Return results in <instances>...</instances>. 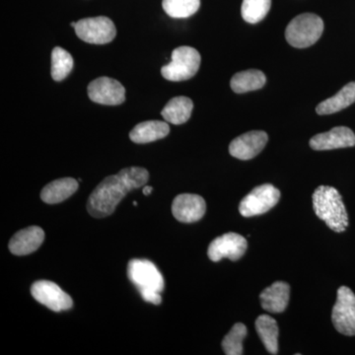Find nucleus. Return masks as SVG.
<instances>
[{
	"label": "nucleus",
	"instance_id": "17",
	"mask_svg": "<svg viewBox=\"0 0 355 355\" xmlns=\"http://www.w3.org/2000/svg\"><path fill=\"white\" fill-rule=\"evenodd\" d=\"M170 132L166 121H146L135 125L130 133V139L135 144H144L164 139Z\"/></svg>",
	"mask_w": 355,
	"mask_h": 355
},
{
	"label": "nucleus",
	"instance_id": "29",
	"mask_svg": "<svg viewBox=\"0 0 355 355\" xmlns=\"http://www.w3.org/2000/svg\"><path fill=\"white\" fill-rule=\"evenodd\" d=\"M70 25H71V27L76 28V22H71L70 23Z\"/></svg>",
	"mask_w": 355,
	"mask_h": 355
},
{
	"label": "nucleus",
	"instance_id": "13",
	"mask_svg": "<svg viewBox=\"0 0 355 355\" xmlns=\"http://www.w3.org/2000/svg\"><path fill=\"white\" fill-rule=\"evenodd\" d=\"M207 209L205 200L193 193H182L175 198L172 205V214L178 221L193 223L202 218Z\"/></svg>",
	"mask_w": 355,
	"mask_h": 355
},
{
	"label": "nucleus",
	"instance_id": "12",
	"mask_svg": "<svg viewBox=\"0 0 355 355\" xmlns=\"http://www.w3.org/2000/svg\"><path fill=\"white\" fill-rule=\"evenodd\" d=\"M268 137L261 130H253L236 137L230 146L229 153L240 160H250L256 157L265 148Z\"/></svg>",
	"mask_w": 355,
	"mask_h": 355
},
{
	"label": "nucleus",
	"instance_id": "6",
	"mask_svg": "<svg viewBox=\"0 0 355 355\" xmlns=\"http://www.w3.org/2000/svg\"><path fill=\"white\" fill-rule=\"evenodd\" d=\"M280 198V191L270 184H263L254 188L240 202L239 211L242 216H261L272 209Z\"/></svg>",
	"mask_w": 355,
	"mask_h": 355
},
{
	"label": "nucleus",
	"instance_id": "7",
	"mask_svg": "<svg viewBox=\"0 0 355 355\" xmlns=\"http://www.w3.org/2000/svg\"><path fill=\"white\" fill-rule=\"evenodd\" d=\"M331 321L338 333L355 336V295L347 286L338 288V298L331 313Z\"/></svg>",
	"mask_w": 355,
	"mask_h": 355
},
{
	"label": "nucleus",
	"instance_id": "24",
	"mask_svg": "<svg viewBox=\"0 0 355 355\" xmlns=\"http://www.w3.org/2000/svg\"><path fill=\"white\" fill-rule=\"evenodd\" d=\"M162 6L170 17L183 19L197 13L200 0H163Z\"/></svg>",
	"mask_w": 355,
	"mask_h": 355
},
{
	"label": "nucleus",
	"instance_id": "23",
	"mask_svg": "<svg viewBox=\"0 0 355 355\" xmlns=\"http://www.w3.org/2000/svg\"><path fill=\"white\" fill-rule=\"evenodd\" d=\"M73 58L69 51L55 46L51 53V77L55 81L64 80L73 69Z\"/></svg>",
	"mask_w": 355,
	"mask_h": 355
},
{
	"label": "nucleus",
	"instance_id": "10",
	"mask_svg": "<svg viewBox=\"0 0 355 355\" xmlns=\"http://www.w3.org/2000/svg\"><path fill=\"white\" fill-rule=\"evenodd\" d=\"M91 101L107 106H118L125 100V89L116 79L103 76L91 81L88 85Z\"/></svg>",
	"mask_w": 355,
	"mask_h": 355
},
{
	"label": "nucleus",
	"instance_id": "21",
	"mask_svg": "<svg viewBox=\"0 0 355 355\" xmlns=\"http://www.w3.org/2000/svg\"><path fill=\"white\" fill-rule=\"evenodd\" d=\"M256 331L261 342L270 354L279 352V326L277 321L268 315H261L256 320Z\"/></svg>",
	"mask_w": 355,
	"mask_h": 355
},
{
	"label": "nucleus",
	"instance_id": "2",
	"mask_svg": "<svg viewBox=\"0 0 355 355\" xmlns=\"http://www.w3.org/2000/svg\"><path fill=\"white\" fill-rule=\"evenodd\" d=\"M315 214L336 233L345 232L349 226V216L342 196L330 186L318 187L313 193Z\"/></svg>",
	"mask_w": 355,
	"mask_h": 355
},
{
	"label": "nucleus",
	"instance_id": "9",
	"mask_svg": "<svg viewBox=\"0 0 355 355\" xmlns=\"http://www.w3.org/2000/svg\"><path fill=\"white\" fill-rule=\"evenodd\" d=\"M31 294L39 303L53 312L71 309L73 301L58 284L50 280H39L31 286Z\"/></svg>",
	"mask_w": 355,
	"mask_h": 355
},
{
	"label": "nucleus",
	"instance_id": "5",
	"mask_svg": "<svg viewBox=\"0 0 355 355\" xmlns=\"http://www.w3.org/2000/svg\"><path fill=\"white\" fill-rule=\"evenodd\" d=\"M74 29L77 37L88 44H109L116 36V26L113 21L105 16L79 20Z\"/></svg>",
	"mask_w": 355,
	"mask_h": 355
},
{
	"label": "nucleus",
	"instance_id": "1",
	"mask_svg": "<svg viewBox=\"0 0 355 355\" xmlns=\"http://www.w3.org/2000/svg\"><path fill=\"white\" fill-rule=\"evenodd\" d=\"M148 179V171L141 167L125 168L116 175L105 178L89 197V214L96 218L111 216L130 191L144 186Z\"/></svg>",
	"mask_w": 355,
	"mask_h": 355
},
{
	"label": "nucleus",
	"instance_id": "30",
	"mask_svg": "<svg viewBox=\"0 0 355 355\" xmlns=\"http://www.w3.org/2000/svg\"><path fill=\"white\" fill-rule=\"evenodd\" d=\"M133 205H137V202H133Z\"/></svg>",
	"mask_w": 355,
	"mask_h": 355
},
{
	"label": "nucleus",
	"instance_id": "26",
	"mask_svg": "<svg viewBox=\"0 0 355 355\" xmlns=\"http://www.w3.org/2000/svg\"><path fill=\"white\" fill-rule=\"evenodd\" d=\"M246 336V326L242 323L235 324L222 342L224 354L227 355L243 354V340Z\"/></svg>",
	"mask_w": 355,
	"mask_h": 355
},
{
	"label": "nucleus",
	"instance_id": "18",
	"mask_svg": "<svg viewBox=\"0 0 355 355\" xmlns=\"http://www.w3.org/2000/svg\"><path fill=\"white\" fill-rule=\"evenodd\" d=\"M78 189V181L73 178H62L46 184L41 191V198L49 205H55L71 197Z\"/></svg>",
	"mask_w": 355,
	"mask_h": 355
},
{
	"label": "nucleus",
	"instance_id": "27",
	"mask_svg": "<svg viewBox=\"0 0 355 355\" xmlns=\"http://www.w3.org/2000/svg\"><path fill=\"white\" fill-rule=\"evenodd\" d=\"M141 294V297L146 301V302L153 303V304L159 305L162 302V297L160 293L157 291H139Z\"/></svg>",
	"mask_w": 355,
	"mask_h": 355
},
{
	"label": "nucleus",
	"instance_id": "4",
	"mask_svg": "<svg viewBox=\"0 0 355 355\" xmlns=\"http://www.w3.org/2000/svg\"><path fill=\"white\" fill-rule=\"evenodd\" d=\"M200 53L191 46H179L172 53V62L161 69V73L170 81H184L197 74L200 69Z\"/></svg>",
	"mask_w": 355,
	"mask_h": 355
},
{
	"label": "nucleus",
	"instance_id": "15",
	"mask_svg": "<svg viewBox=\"0 0 355 355\" xmlns=\"http://www.w3.org/2000/svg\"><path fill=\"white\" fill-rule=\"evenodd\" d=\"M44 240L43 229L31 226L18 231L9 242V251L15 256H26L37 251Z\"/></svg>",
	"mask_w": 355,
	"mask_h": 355
},
{
	"label": "nucleus",
	"instance_id": "19",
	"mask_svg": "<svg viewBox=\"0 0 355 355\" xmlns=\"http://www.w3.org/2000/svg\"><path fill=\"white\" fill-rule=\"evenodd\" d=\"M193 103L190 98L178 96L170 100L161 112L164 120L173 125H182L191 118Z\"/></svg>",
	"mask_w": 355,
	"mask_h": 355
},
{
	"label": "nucleus",
	"instance_id": "8",
	"mask_svg": "<svg viewBox=\"0 0 355 355\" xmlns=\"http://www.w3.org/2000/svg\"><path fill=\"white\" fill-rule=\"evenodd\" d=\"M128 279L139 291H153L161 293L164 291V279L153 261L135 259L128 263Z\"/></svg>",
	"mask_w": 355,
	"mask_h": 355
},
{
	"label": "nucleus",
	"instance_id": "28",
	"mask_svg": "<svg viewBox=\"0 0 355 355\" xmlns=\"http://www.w3.org/2000/svg\"><path fill=\"white\" fill-rule=\"evenodd\" d=\"M153 188L150 186H146L144 188V196H149L151 193H153Z\"/></svg>",
	"mask_w": 355,
	"mask_h": 355
},
{
	"label": "nucleus",
	"instance_id": "22",
	"mask_svg": "<svg viewBox=\"0 0 355 355\" xmlns=\"http://www.w3.org/2000/svg\"><path fill=\"white\" fill-rule=\"evenodd\" d=\"M266 77L263 71L257 69L245 70L238 72L231 79V88L238 94L258 90L263 87Z\"/></svg>",
	"mask_w": 355,
	"mask_h": 355
},
{
	"label": "nucleus",
	"instance_id": "16",
	"mask_svg": "<svg viewBox=\"0 0 355 355\" xmlns=\"http://www.w3.org/2000/svg\"><path fill=\"white\" fill-rule=\"evenodd\" d=\"M291 295V286L284 282L272 284L260 295L261 307L270 313H282L286 309Z\"/></svg>",
	"mask_w": 355,
	"mask_h": 355
},
{
	"label": "nucleus",
	"instance_id": "14",
	"mask_svg": "<svg viewBox=\"0 0 355 355\" xmlns=\"http://www.w3.org/2000/svg\"><path fill=\"white\" fill-rule=\"evenodd\" d=\"M355 146V135L350 128L336 127L330 132L319 133L310 139L311 148L314 150H333Z\"/></svg>",
	"mask_w": 355,
	"mask_h": 355
},
{
	"label": "nucleus",
	"instance_id": "11",
	"mask_svg": "<svg viewBox=\"0 0 355 355\" xmlns=\"http://www.w3.org/2000/svg\"><path fill=\"white\" fill-rule=\"evenodd\" d=\"M247 248V240L243 236L229 232L210 243L207 254L212 261H219L224 258L235 261L242 258Z\"/></svg>",
	"mask_w": 355,
	"mask_h": 355
},
{
	"label": "nucleus",
	"instance_id": "3",
	"mask_svg": "<svg viewBox=\"0 0 355 355\" xmlns=\"http://www.w3.org/2000/svg\"><path fill=\"white\" fill-rule=\"evenodd\" d=\"M324 22L321 17L313 13L296 16L287 26L286 41L294 48L304 49L312 46L321 38Z\"/></svg>",
	"mask_w": 355,
	"mask_h": 355
},
{
	"label": "nucleus",
	"instance_id": "25",
	"mask_svg": "<svg viewBox=\"0 0 355 355\" xmlns=\"http://www.w3.org/2000/svg\"><path fill=\"white\" fill-rule=\"evenodd\" d=\"M272 0H243L241 14L243 19L250 24L261 22L268 15Z\"/></svg>",
	"mask_w": 355,
	"mask_h": 355
},
{
	"label": "nucleus",
	"instance_id": "20",
	"mask_svg": "<svg viewBox=\"0 0 355 355\" xmlns=\"http://www.w3.org/2000/svg\"><path fill=\"white\" fill-rule=\"evenodd\" d=\"M355 102V83L347 84L340 89V92L329 99L320 103L316 108L318 114H331L338 113L347 108Z\"/></svg>",
	"mask_w": 355,
	"mask_h": 355
}]
</instances>
